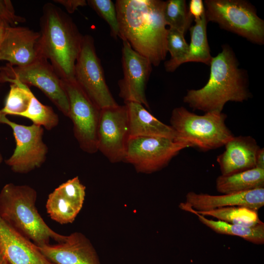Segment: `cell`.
<instances>
[{
  "mask_svg": "<svg viewBox=\"0 0 264 264\" xmlns=\"http://www.w3.org/2000/svg\"><path fill=\"white\" fill-rule=\"evenodd\" d=\"M160 0H117L119 36L132 48L158 66L167 53L168 29Z\"/></svg>",
  "mask_w": 264,
  "mask_h": 264,
  "instance_id": "1",
  "label": "cell"
},
{
  "mask_svg": "<svg viewBox=\"0 0 264 264\" xmlns=\"http://www.w3.org/2000/svg\"><path fill=\"white\" fill-rule=\"evenodd\" d=\"M207 83L198 89H190L183 102L194 110L207 112L222 111L229 101L243 102L251 96L248 88V76L239 68V62L228 45H222L221 51L212 57Z\"/></svg>",
  "mask_w": 264,
  "mask_h": 264,
  "instance_id": "2",
  "label": "cell"
},
{
  "mask_svg": "<svg viewBox=\"0 0 264 264\" xmlns=\"http://www.w3.org/2000/svg\"><path fill=\"white\" fill-rule=\"evenodd\" d=\"M41 56L49 61L64 80H74L75 65L83 36L71 17L51 2L43 7L40 19Z\"/></svg>",
  "mask_w": 264,
  "mask_h": 264,
  "instance_id": "3",
  "label": "cell"
},
{
  "mask_svg": "<svg viewBox=\"0 0 264 264\" xmlns=\"http://www.w3.org/2000/svg\"><path fill=\"white\" fill-rule=\"evenodd\" d=\"M37 197L36 191L30 186L5 184L0 191V216L37 246L49 244L51 239L63 242L66 236L50 228L39 213Z\"/></svg>",
  "mask_w": 264,
  "mask_h": 264,
  "instance_id": "4",
  "label": "cell"
},
{
  "mask_svg": "<svg viewBox=\"0 0 264 264\" xmlns=\"http://www.w3.org/2000/svg\"><path fill=\"white\" fill-rule=\"evenodd\" d=\"M227 115L214 110L198 115L183 107L175 108L170 118L175 132L173 140L185 148L208 151L220 148L234 135L225 124Z\"/></svg>",
  "mask_w": 264,
  "mask_h": 264,
  "instance_id": "5",
  "label": "cell"
},
{
  "mask_svg": "<svg viewBox=\"0 0 264 264\" xmlns=\"http://www.w3.org/2000/svg\"><path fill=\"white\" fill-rule=\"evenodd\" d=\"M203 3L208 22H216L222 29L254 44H264V21L250 2L243 0H205Z\"/></svg>",
  "mask_w": 264,
  "mask_h": 264,
  "instance_id": "6",
  "label": "cell"
},
{
  "mask_svg": "<svg viewBox=\"0 0 264 264\" xmlns=\"http://www.w3.org/2000/svg\"><path fill=\"white\" fill-rule=\"evenodd\" d=\"M74 80L88 98L100 109L118 104L108 87L93 37L83 36L74 67Z\"/></svg>",
  "mask_w": 264,
  "mask_h": 264,
  "instance_id": "7",
  "label": "cell"
},
{
  "mask_svg": "<svg viewBox=\"0 0 264 264\" xmlns=\"http://www.w3.org/2000/svg\"><path fill=\"white\" fill-rule=\"evenodd\" d=\"M67 94L69 118L80 148L88 154L98 151L97 130L101 109L86 95L75 80L61 79Z\"/></svg>",
  "mask_w": 264,
  "mask_h": 264,
  "instance_id": "8",
  "label": "cell"
},
{
  "mask_svg": "<svg viewBox=\"0 0 264 264\" xmlns=\"http://www.w3.org/2000/svg\"><path fill=\"white\" fill-rule=\"evenodd\" d=\"M3 79H17L28 87H37L65 116L68 117L69 102L61 79L46 59L41 58L23 66L7 64L0 67V81Z\"/></svg>",
  "mask_w": 264,
  "mask_h": 264,
  "instance_id": "9",
  "label": "cell"
},
{
  "mask_svg": "<svg viewBox=\"0 0 264 264\" xmlns=\"http://www.w3.org/2000/svg\"><path fill=\"white\" fill-rule=\"evenodd\" d=\"M0 123L11 127L15 139V149L5 161L13 172L26 174L44 163L48 148L43 139V127L34 124L30 126L17 124L10 121L0 111Z\"/></svg>",
  "mask_w": 264,
  "mask_h": 264,
  "instance_id": "10",
  "label": "cell"
},
{
  "mask_svg": "<svg viewBox=\"0 0 264 264\" xmlns=\"http://www.w3.org/2000/svg\"><path fill=\"white\" fill-rule=\"evenodd\" d=\"M185 148L173 140L161 137H130L123 161L136 171L152 173L166 167Z\"/></svg>",
  "mask_w": 264,
  "mask_h": 264,
  "instance_id": "11",
  "label": "cell"
},
{
  "mask_svg": "<svg viewBox=\"0 0 264 264\" xmlns=\"http://www.w3.org/2000/svg\"><path fill=\"white\" fill-rule=\"evenodd\" d=\"M129 137L126 105L101 109L97 130L98 151L112 163L123 161Z\"/></svg>",
  "mask_w": 264,
  "mask_h": 264,
  "instance_id": "12",
  "label": "cell"
},
{
  "mask_svg": "<svg viewBox=\"0 0 264 264\" xmlns=\"http://www.w3.org/2000/svg\"><path fill=\"white\" fill-rule=\"evenodd\" d=\"M123 78L118 81L119 96L125 103L136 102L149 109L145 89L152 70V64L145 57L134 51L123 40Z\"/></svg>",
  "mask_w": 264,
  "mask_h": 264,
  "instance_id": "13",
  "label": "cell"
},
{
  "mask_svg": "<svg viewBox=\"0 0 264 264\" xmlns=\"http://www.w3.org/2000/svg\"><path fill=\"white\" fill-rule=\"evenodd\" d=\"M39 32L28 27L9 25L0 48V61L16 66L30 65L43 58Z\"/></svg>",
  "mask_w": 264,
  "mask_h": 264,
  "instance_id": "14",
  "label": "cell"
},
{
  "mask_svg": "<svg viewBox=\"0 0 264 264\" xmlns=\"http://www.w3.org/2000/svg\"><path fill=\"white\" fill-rule=\"evenodd\" d=\"M85 195L86 187L78 176L69 179L48 195L47 213L60 224L72 223L83 207Z\"/></svg>",
  "mask_w": 264,
  "mask_h": 264,
  "instance_id": "15",
  "label": "cell"
},
{
  "mask_svg": "<svg viewBox=\"0 0 264 264\" xmlns=\"http://www.w3.org/2000/svg\"><path fill=\"white\" fill-rule=\"evenodd\" d=\"M37 247L53 264H101L91 243L80 232L66 236L63 242Z\"/></svg>",
  "mask_w": 264,
  "mask_h": 264,
  "instance_id": "16",
  "label": "cell"
},
{
  "mask_svg": "<svg viewBox=\"0 0 264 264\" xmlns=\"http://www.w3.org/2000/svg\"><path fill=\"white\" fill-rule=\"evenodd\" d=\"M185 198L183 203L198 212L229 206H243L258 212L264 205V188L222 195L190 191Z\"/></svg>",
  "mask_w": 264,
  "mask_h": 264,
  "instance_id": "17",
  "label": "cell"
},
{
  "mask_svg": "<svg viewBox=\"0 0 264 264\" xmlns=\"http://www.w3.org/2000/svg\"><path fill=\"white\" fill-rule=\"evenodd\" d=\"M0 247L10 264H53L0 216Z\"/></svg>",
  "mask_w": 264,
  "mask_h": 264,
  "instance_id": "18",
  "label": "cell"
},
{
  "mask_svg": "<svg viewBox=\"0 0 264 264\" xmlns=\"http://www.w3.org/2000/svg\"><path fill=\"white\" fill-rule=\"evenodd\" d=\"M225 150L217 158L221 175L226 176L255 167L260 148L251 136H234L224 145Z\"/></svg>",
  "mask_w": 264,
  "mask_h": 264,
  "instance_id": "19",
  "label": "cell"
},
{
  "mask_svg": "<svg viewBox=\"0 0 264 264\" xmlns=\"http://www.w3.org/2000/svg\"><path fill=\"white\" fill-rule=\"evenodd\" d=\"M128 110L130 137H161L174 140L175 132L152 115L142 104L136 102L125 103Z\"/></svg>",
  "mask_w": 264,
  "mask_h": 264,
  "instance_id": "20",
  "label": "cell"
},
{
  "mask_svg": "<svg viewBox=\"0 0 264 264\" xmlns=\"http://www.w3.org/2000/svg\"><path fill=\"white\" fill-rule=\"evenodd\" d=\"M216 188L222 194L264 188V169L255 167L231 175H221L216 179Z\"/></svg>",
  "mask_w": 264,
  "mask_h": 264,
  "instance_id": "21",
  "label": "cell"
},
{
  "mask_svg": "<svg viewBox=\"0 0 264 264\" xmlns=\"http://www.w3.org/2000/svg\"><path fill=\"white\" fill-rule=\"evenodd\" d=\"M179 208L186 211H192L204 217H212L219 220L233 224L252 227L263 223L257 211L243 206L224 207L198 212L181 203Z\"/></svg>",
  "mask_w": 264,
  "mask_h": 264,
  "instance_id": "22",
  "label": "cell"
},
{
  "mask_svg": "<svg viewBox=\"0 0 264 264\" xmlns=\"http://www.w3.org/2000/svg\"><path fill=\"white\" fill-rule=\"evenodd\" d=\"M196 215L198 220L217 233L240 237L244 240L256 244L264 243V223L249 227L233 224L220 220H215L190 211Z\"/></svg>",
  "mask_w": 264,
  "mask_h": 264,
  "instance_id": "23",
  "label": "cell"
},
{
  "mask_svg": "<svg viewBox=\"0 0 264 264\" xmlns=\"http://www.w3.org/2000/svg\"><path fill=\"white\" fill-rule=\"evenodd\" d=\"M195 24L189 29L190 43L186 56L182 64L187 62H198L210 66L212 57L207 37V24L205 12L200 18L195 19Z\"/></svg>",
  "mask_w": 264,
  "mask_h": 264,
  "instance_id": "24",
  "label": "cell"
},
{
  "mask_svg": "<svg viewBox=\"0 0 264 264\" xmlns=\"http://www.w3.org/2000/svg\"><path fill=\"white\" fill-rule=\"evenodd\" d=\"M8 82L10 90L4 107L0 111L4 114L20 116L25 112L30 104L32 92L27 85L17 79H3L0 83Z\"/></svg>",
  "mask_w": 264,
  "mask_h": 264,
  "instance_id": "25",
  "label": "cell"
},
{
  "mask_svg": "<svg viewBox=\"0 0 264 264\" xmlns=\"http://www.w3.org/2000/svg\"><path fill=\"white\" fill-rule=\"evenodd\" d=\"M163 17L169 28L185 34L194 20L189 14L185 0H168L164 1Z\"/></svg>",
  "mask_w": 264,
  "mask_h": 264,
  "instance_id": "26",
  "label": "cell"
},
{
  "mask_svg": "<svg viewBox=\"0 0 264 264\" xmlns=\"http://www.w3.org/2000/svg\"><path fill=\"white\" fill-rule=\"evenodd\" d=\"M184 34L179 31L169 28L167 35V49L171 55V58L165 62L166 71L174 72L182 64L186 56L189 44L185 39Z\"/></svg>",
  "mask_w": 264,
  "mask_h": 264,
  "instance_id": "27",
  "label": "cell"
},
{
  "mask_svg": "<svg viewBox=\"0 0 264 264\" xmlns=\"http://www.w3.org/2000/svg\"><path fill=\"white\" fill-rule=\"evenodd\" d=\"M20 116L30 120L33 124L39 125L47 130L56 127L59 123V117L50 106L41 103L33 93L27 110Z\"/></svg>",
  "mask_w": 264,
  "mask_h": 264,
  "instance_id": "28",
  "label": "cell"
},
{
  "mask_svg": "<svg viewBox=\"0 0 264 264\" xmlns=\"http://www.w3.org/2000/svg\"><path fill=\"white\" fill-rule=\"evenodd\" d=\"M89 5L109 24L111 36H119V26L115 4L110 0H88Z\"/></svg>",
  "mask_w": 264,
  "mask_h": 264,
  "instance_id": "29",
  "label": "cell"
},
{
  "mask_svg": "<svg viewBox=\"0 0 264 264\" xmlns=\"http://www.w3.org/2000/svg\"><path fill=\"white\" fill-rule=\"evenodd\" d=\"M0 19L11 26L25 22L24 17L16 14L13 5L9 0H0Z\"/></svg>",
  "mask_w": 264,
  "mask_h": 264,
  "instance_id": "30",
  "label": "cell"
},
{
  "mask_svg": "<svg viewBox=\"0 0 264 264\" xmlns=\"http://www.w3.org/2000/svg\"><path fill=\"white\" fill-rule=\"evenodd\" d=\"M188 10L194 20L200 18L205 12L204 3L201 0H191Z\"/></svg>",
  "mask_w": 264,
  "mask_h": 264,
  "instance_id": "31",
  "label": "cell"
},
{
  "mask_svg": "<svg viewBox=\"0 0 264 264\" xmlns=\"http://www.w3.org/2000/svg\"><path fill=\"white\" fill-rule=\"evenodd\" d=\"M53 1L61 4L69 14H72L79 7L87 5V1L85 0H54Z\"/></svg>",
  "mask_w": 264,
  "mask_h": 264,
  "instance_id": "32",
  "label": "cell"
},
{
  "mask_svg": "<svg viewBox=\"0 0 264 264\" xmlns=\"http://www.w3.org/2000/svg\"><path fill=\"white\" fill-rule=\"evenodd\" d=\"M255 167L264 169V149L260 148L256 157Z\"/></svg>",
  "mask_w": 264,
  "mask_h": 264,
  "instance_id": "33",
  "label": "cell"
},
{
  "mask_svg": "<svg viewBox=\"0 0 264 264\" xmlns=\"http://www.w3.org/2000/svg\"><path fill=\"white\" fill-rule=\"evenodd\" d=\"M9 25L2 20H0V48L4 38L6 30Z\"/></svg>",
  "mask_w": 264,
  "mask_h": 264,
  "instance_id": "34",
  "label": "cell"
},
{
  "mask_svg": "<svg viewBox=\"0 0 264 264\" xmlns=\"http://www.w3.org/2000/svg\"><path fill=\"white\" fill-rule=\"evenodd\" d=\"M0 264H10L0 247Z\"/></svg>",
  "mask_w": 264,
  "mask_h": 264,
  "instance_id": "35",
  "label": "cell"
},
{
  "mask_svg": "<svg viewBox=\"0 0 264 264\" xmlns=\"http://www.w3.org/2000/svg\"><path fill=\"white\" fill-rule=\"evenodd\" d=\"M2 157L1 155L0 154V163L2 162Z\"/></svg>",
  "mask_w": 264,
  "mask_h": 264,
  "instance_id": "36",
  "label": "cell"
},
{
  "mask_svg": "<svg viewBox=\"0 0 264 264\" xmlns=\"http://www.w3.org/2000/svg\"><path fill=\"white\" fill-rule=\"evenodd\" d=\"M0 20H1V19H0Z\"/></svg>",
  "mask_w": 264,
  "mask_h": 264,
  "instance_id": "37",
  "label": "cell"
}]
</instances>
